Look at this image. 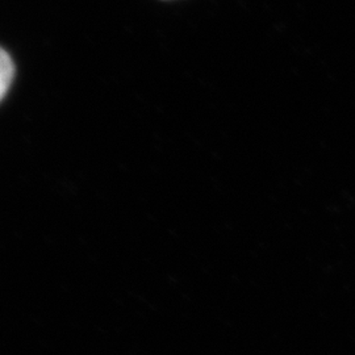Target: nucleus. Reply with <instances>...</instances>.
<instances>
[{"label": "nucleus", "instance_id": "obj_1", "mask_svg": "<svg viewBox=\"0 0 355 355\" xmlns=\"http://www.w3.org/2000/svg\"><path fill=\"white\" fill-rule=\"evenodd\" d=\"M13 67L12 60L8 55V53L0 48V102L6 96L7 91L12 83Z\"/></svg>", "mask_w": 355, "mask_h": 355}]
</instances>
